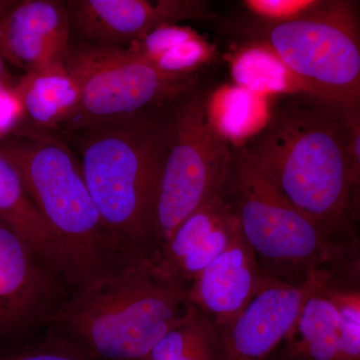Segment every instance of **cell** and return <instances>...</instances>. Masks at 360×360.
Returning a JSON list of instances; mask_svg holds the SVG:
<instances>
[{
    "instance_id": "1",
    "label": "cell",
    "mask_w": 360,
    "mask_h": 360,
    "mask_svg": "<svg viewBox=\"0 0 360 360\" xmlns=\"http://www.w3.org/2000/svg\"><path fill=\"white\" fill-rule=\"evenodd\" d=\"M240 148L251 167L331 238L352 233L354 172L347 123L314 101L272 115Z\"/></svg>"
},
{
    "instance_id": "2",
    "label": "cell",
    "mask_w": 360,
    "mask_h": 360,
    "mask_svg": "<svg viewBox=\"0 0 360 360\" xmlns=\"http://www.w3.org/2000/svg\"><path fill=\"white\" fill-rule=\"evenodd\" d=\"M187 291L150 252L68 296L49 324L92 360H144L191 309Z\"/></svg>"
},
{
    "instance_id": "3",
    "label": "cell",
    "mask_w": 360,
    "mask_h": 360,
    "mask_svg": "<svg viewBox=\"0 0 360 360\" xmlns=\"http://www.w3.org/2000/svg\"><path fill=\"white\" fill-rule=\"evenodd\" d=\"M79 153L92 200L111 233L134 258L153 252L156 193L172 122L148 110L68 132Z\"/></svg>"
},
{
    "instance_id": "4",
    "label": "cell",
    "mask_w": 360,
    "mask_h": 360,
    "mask_svg": "<svg viewBox=\"0 0 360 360\" xmlns=\"http://www.w3.org/2000/svg\"><path fill=\"white\" fill-rule=\"evenodd\" d=\"M37 212L75 259L84 288L135 259L101 219L70 146L39 130L0 141Z\"/></svg>"
},
{
    "instance_id": "5",
    "label": "cell",
    "mask_w": 360,
    "mask_h": 360,
    "mask_svg": "<svg viewBox=\"0 0 360 360\" xmlns=\"http://www.w3.org/2000/svg\"><path fill=\"white\" fill-rule=\"evenodd\" d=\"M224 193L241 234L270 278L302 283L328 266L342 243L286 200L251 167L240 148L233 149Z\"/></svg>"
},
{
    "instance_id": "6",
    "label": "cell",
    "mask_w": 360,
    "mask_h": 360,
    "mask_svg": "<svg viewBox=\"0 0 360 360\" xmlns=\"http://www.w3.org/2000/svg\"><path fill=\"white\" fill-rule=\"evenodd\" d=\"M266 42L307 84L314 101L343 120L360 115V4L322 1L307 15L262 25Z\"/></svg>"
},
{
    "instance_id": "7",
    "label": "cell",
    "mask_w": 360,
    "mask_h": 360,
    "mask_svg": "<svg viewBox=\"0 0 360 360\" xmlns=\"http://www.w3.org/2000/svg\"><path fill=\"white\" fill-rule=\"evenodd\" d=\"M232 158L233 149L207 122L205 97H191L174 116L161 168L156 193L155 250L187 217L224 189Z\"/></svg>"
},
{
    "instance_id": "8",
    "label": "cell",
    "mask_w": 360,
    "mask_h": 360,
    "mask_svg": "<svg viewBox=\"0 0 360 360\" xmlns=\"http://www.w3.org/2000/svg\"><path fill=\"white\" fill-rule=\"evenodd\" d=\"M66 65L79 82L82 97L61 127L65 132L179 98L195 82L193 75L163 72L123 47L71 45Z\"/></svg>"
},
{
    "instance_id": "9",
    "label": "cell",
    "mask_w": 360,
    "mask_h": 360,
    "mask_svg": "<svg viewBox=\"0 0 360 360\" xmlns=\"http://www.w3.org/2000/svg\"><path fill=\"white\" fill-rule=\"evenodd\" d=\"M65 283L0 219V338L51 323Z\"/></svg>"
},
{
    "instance_id": "10",
    "label": "cell",
    "mask_w": 360,
    "mask_h": 360,
    "mask_svg": "<svg viewBox=\"0 0 360 360\" xmlns=\"http://www.w3.org/2000/svg\"><path fill=\"white\" fill-rule=\"evenodd\" d=\"M302 283L266 279L233 321L217 331V360H270L288 340L311 288Z\"/></svg>"
},
{
    "instance_id": "11",
    "label": "cell",
    "mask_w": 360,
    "mask_h": 360,
    "mask_svg": "<svg viewBox=\"0 0 360 360\" xmlns=\"http://www.w3.org/2000/svg\"><path fill=\"white\" fill-rule=\"evenodd\" d=\"M66 4L71 28L85 44L123 49L161 25L212 16L207 4L198 0H72Z\"/></svg>"
},
{
    "instance_id": "12",
    "label": "cell",
    "mask_w": 360,
    "mask_h": 360,
    "mask_svg": "<svg viewBox=\"0 0 360 360\" xmlns=\"http://www.w3.org/2000/svg\"><path fill=\"white\" fill-rule=\"evenodd\" d=\"M71 30L66 2L15 1L0 20V56L25 73L65 63Z\"/></svg>"
},
{
    "instance_id": "13",
    "label": "cell",
    "mask_w": 360,
    "mask_h": 360,
    "mask_svg": "<svg viewBox=\"0 0 360 360\" xmlns=\"http://www.w3.org/2000/svg\"><path fill=\"white\" fill-rule=\"evenodd\" d=\"M239 229L224 189L213 194L153 251L160 269L189 288L198 274L231 245Z\"/></svg>"
},
{
    "instance_id": "14",
    "label": "cell",
    "mask_w": 360,
    "mask_h": 360,
    "mask_svg": "<svg viewBox=\"0 0 360 360\" xmlns=\"http://www.w3.org/2000/svg\"><path fill=\"white\" fill-rule=\"evenodd\" d=\"M265 279L257 255L238 229L229 248L189 285L187 295L191 307L217 331L245 309Z\"/></svg>"
},
{
    "instance_id": "15",
    "label": "cell",
    "mask_w": 360,
    "mask_h": 360,
    "mask_svg": "<svg viewBox=\"0 0 360 360\" xmlns=\"http://www.w3.org/2000/svg\"><path fill=\"white\" fill-rule=\"evenodd\" d=\"M293 360H360V328L342 314L329 295L319 271L314 272L295 329L288 336Z\"/></svg>"
},
{
    "instance_id": "16",
    "label": "cell",
    "mask_w": 360,
    "mask_h": 360,
    "mask_svg": "<svg viewBox=\"0 0 360 360\" xmlns=\"http://www.w3.org/2000/svg\"><path fill=\"white\" fill-rule=\"evenodd\" d=\"M0 219L18 232L47 266L66 284L84 288L82 274L75 259L46 224L13 163L0 151Z\"/></svg>"
},
{
    "instance_id": "17",
    "label": "cell",
    "mask_w": 360,
    "mask_h": 360,
    "mask_svg": "<svg viewBox=\"0 0 360 360\" xmlns=\"http://www.w3.org/2000/svg\"><path fill=\"white\" fill-rule=\"evenodd\" d=\"M26 117L39 131L63 127L82 97L77 78L65 63L25 73L16 82Z\"/></svg>"
},
{
    "instance_id": "18",
    "label": "cell",
    "mask_w": 360,
    "mask_h": 360,
    "mask_svg": "<svg viewBox=\"0 0 360 360\" xmlns=\"http://www.w3.org/2000/svg\"><path fill=\"white\" fill-rule=\"evenodd\" d=\"M205 110L213 131L236 148L262 134L274 115L269 96L234 84L221 85L206 97Z\"/></svg>"
},
{
    "instance_id": "19",
    "label": "cell",
    "mask_w": 360,
    "mask_h": 360,
    "mask_svg": "<svg viewBox=\"0 0 360 360\" xmlns=\"http://www.w3.org/2000/svg\"><path fill=\"white\" fill-rule=\"evenodd\" d=\"M229 68L234 84L255 94L269 97L302 96L314 101L307 84L262 40L248 42L232 52Z\"/></svg>"
},
{
    "instance_id": "20",
    "label": "cell",
    "mask_w": 360,
    "mask_h": 360,
    "mask_svg": "<svg viewBox=\"0 0 360 360\" xmlns=\"http://www.w3.org/2000/svg\"><path fill=\"white\" fill-rule=\"evenodd\" d=\"M217 341V330L212 322L191 307L186 316L156 343L144 360H177L196 348Z\"/></svg>"
},
{
    "instance_id": "21",
    "label": "cell",
    "mask_w": 360,
    "mask_h": 360,
    "mask_svg": "<svg viewBox=\"0 0 360 360\" xmlns=\"http://www.w3.org/2000/svg\"><path fill=\"white\" fill-rule=\"evenodd\" d=\"M215 53L217 46L200 34L165 52L153 65L169 75H193L194 71L212 60Z\"/></svg>"
},
{
    "instance_id": "22",
    "label": "cell",
    "mask_w": 360,
    "mask_h": 360,
    "mask_svg": "<svg viewBox=\"0 0 360 360\" xmlns=\"http://www.w3.org/2000/svg\"><path fill=\"white\" fill-rule=\"evenodd\" d=\"M198 33L187 25L179 23H165L153 28L131 44L124 47L137 58L153 65V63L170 49L187 40L195 39Z\"/></svg>"
},
{
    "instance_id": "23",
    "label": "cell",
    "mask_w": 360,
    "mask_h": 360,
    "mask_svg": "<svg viewBox=\"0 0 360 360\" xmlns=\"http://www.w3.org/2000/svg\"><path fill=\"white\" fill-rule=\"evenodd\" d=\"M321 0H245L243 6L262 25H281L307 15Z\"/></svg>"
},
{
    "instance_id": "24",
    "label": "cell",
    "mask_w": 360,
    "mask_h": 360,
    "mask_svg": "<svg viewBox=\"0 0 360 360\" xmlns=\"http://www.w3.org/2000/svg\"><path fill=\"white\" fill-rule=\"evenodd\" d=\"M321 271L331 283L360 290V240L340 243L335 257Z\"/></svg>"
},
{
    "instance_id": "25",
    "label": "cell",
    "mask_w": 360,
    "mask_h": 360,
    "mask_svg": "<svg viewBox=\"0 0 360 360\" xmlns=\"http://www.w3.org/2000/svg\"><path fill=\"white\" fill-rule=\"evenodd\" d=\"M0 360H92L56 335L51 340L28 349L0 354Z\"/></svg>"
},
{
    "instance_id": "26",
    "label": "cell",
    "mask_w": 360,
    "mask_h": 360,
    "mask_svg": "<svg viewBox=\"0 0 360 360\" xmlns=\"http://www.w3.org/2000/svg\"><path fill=\"white\" fill-rule=\"evenodd\" d=\"M25 120V106L16 87L0 89V141L21 131Z\"/></svg>"
},
{
    "instance_id": "27",
    "label": "cell",
    "mask_w": 360,
    "mask_h": 360,
    "mask_svg": "<svg viewBox=\"0 0 360 360\" xmlns=\"http://www.w3.org/2000/svg\"><path fill=\"white\" fill-rule=\"evenodd\" d=\"M319 274L329 295L338 303L342 314L360 328V290L331 283L321 271H319Z\"/></svg>"
},
{
    "instance_id": "28",
    "label": "cell",
    "mask_w": 360,
    "mask_h": 360,
    "mask_svg": "<svg viewBox=\"0 0 360 360\" xmlns=\"http://www.w3.org/2000/svg\"><path fill=\"white\" fill-rule=\"evenodd\" d=\"M350 158L354 172V220L360 219V115L348 118Z\"/></svg>"
},
{
    "instance_id": "29",
    "label": "cell",
    "mask_w": 360,
    "mask_h": 360,
    "mask_svg": "<svg viewBox=\"0 0 360 360\" xmlns=\"http://www.w3.org/2000/svg\"><path fill=\"white\" fill-rule=\"evenodd\" d=\"M177 360H217V341L196 348Z\"/></svg>"
},
{
    "instance_id": "30",
    "label": "cell",
    "mask_w": 360,
    "mask_h": 360,
    "mask_svg": "<svg viewBox=\"0 0 360 360\" xmlns=\"http://www.w3.org/2000/svg\"><path fill=\"white\" fill-rule=\"evenodd\" d=\"M18 80L14 79L11 71L7 68L6 61L0 56V84L6 86H15Z\"/></svg>"
},
{
    "instance_id": "31",
    "label": "cell",
    "mask_w": 360,
    "mask_h": 360,
    "mask_svg": "<svg viewBox=\"0 0 360 360\" xmlns=\"http://www.w3.org/2000/svg\"><path fill=\"white\" fill-rule=\"evenodd\" d=\"M14 4H15L14 0H0V20L13 6Z\"/></svg>"
},
{
    "instance_id": "32",
    "label": "cell",
    "mask_w": 360,
    "mask_h": 360,
    "mask_svg": "<svg viewBox=\"0 0 360 360\" xmlns=\"http://www.w3.org/2000/svg\"><path fill=\"white\" fill-rule=\"evenodd\" d=\"M270 360H272V359H270ZM281 360H293V359H290V357H286V359H281Z\"/></svg>"
}]
</instances>
